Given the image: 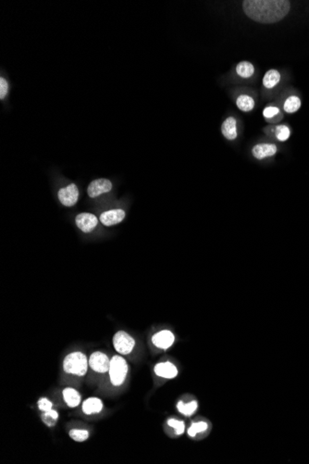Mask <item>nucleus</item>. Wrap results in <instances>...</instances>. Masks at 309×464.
<instances>
[{
	"label": "nucleus",
	"instance_id": "nucleus-1",
	"mask_svg": "<svg viewBox=\"0 0 309 464\" xmlns=\"http://www.w3.org/2000/svg\"><path fill=\"white\" fill-rule=\"evenodd\" d=\"M291 9L287 0H244L242 9L252 21L269 24H275L286 17Z\"/></svg>",
	"mask_w": 309,
	"mask_h": 464
},
{
	"label": "nucleus",
	"instance_id": "nucleus-2",
	"mask_svg": "<svg viewBox=\"0 0 309 464\" xmlns=\"http://www.w3.org/2000/svg\"><path fill=\"white\" fill-rule=\"evenodd\" d=\"M89 363L85 355L81 352H73L68 355L63 362L64 371L68 373L83 376L88 369Z\"/></svg>",
	"mask_w": 309,
	"mask_h": 464
},
{
	"label": "nucleus",
	"instance_id": "nucleus-3",
	"mask_svg": "<svg viewBox=\"0 0 309 464\" xmlns=\"http://www.w3.org/2000/svg\"><path fill=\"white\" fill-rule=\"evenodd\" d=\"M109 376L111 383L114 386H121L126 379L128 372V365L125 360L119 356H115L110 361Z\"/></svg>",
	"mask_w": 309,
	"mask_h": 464
},
{
	"label": "nucleus",
	"instance_id": "nucleus-4",
	"mask_svg": "<svg viewBox=\"0 0 309 464\" xmlns=\"http://www.w3.org/2000/svg\"><path fill=\"white\" fill-rule=\"evenodd\" d=\"M113 345L120 354H129L134 349L135 342L134 338L123 331H119L113 338Z\"/></svg>",
	"mask_w": 309,
	"mask_h": 464
},
{
	"label": "nucleus",
	"instance_id": "nucleus-5",
	"mask_svg": "<svg viewBox=\"0 0 309 464\" xmlns=\"http://www.w3.org/2000/svg\"><path fill=\"white\" fill-rule=\"evenodd\" d=\"M60 202L64 206L71 207L75 205L79 198V190L74 184H71L67 187L60 189L59 192Z\"/></svg>",
	"mask_w": 309,
	"mask_h": 464
},
{
	"label": "nucleus",
	"instance_id": "nucleus-6",
	"mask_svg": "<svg viewBox=\"0 0 309 464\" xmlns=\"http://www.w3.org/2000/svg\"><path fill=\"white\" fill-rule=\"evenodd\" d=\"M89 366L94 371L97 372H106L109 371L110 361L107 355L102 352H95L89 359Z\"/></svg>",
	"mask_w": 309,
	"mask_h": 464
},
{
	"label": "nucleus",
	"instance_id": "nucleus-7",
	"mask_svg": "<svg viewBox=\"0 0 309 464\" xmlns=\"http://www.w3.org/2000/svg\"><path fill=\"white\" fill-rule=\"evenodd\" d=\"M112 188V184L108 179H97L93 181L88 186L87 193L90 197H97L100 195L108 193Z\"/></svg>",
	"mask_w": 309,
	"mask_h": 464
},
{
	"label": "nucleus",
	"instance_id": "nucleus-8",
	"mask_svg": "<svg viewBox=\"0 0 309 464\" xmlns=\"http://www.w3.org/2000/svg\"><path fill=\"white\" fill-rule=\"evenodd\" d=\"M76 225L84 233H90L97 225V218L91 213H81L76 217Z\"/></svg>",
	"mask_w": 309,
	"mask_h": 464
},
{
	"label": "nucleus",
	"instance_id": "nucleus-9",
	"mask_svg": "<svg viewBox=\"0 0 309 464\" xmlns=\"http://www.w3.org/2000/svg\"><path fill=\"white\" fill-rule=\"evenodd\" d=\"M277 146L274 144H258L253 147L252 154L256 159L261 161L266 158L273 157L277 153Z\"/></svg>",
	"mask_w": 309,
	"mask_h": 464
},
{
	"label": "nucleus",
	"instance_id": "nucleus-10",
	"mask_svg": "<svg viewBox=\"0 0 309 464\" xmlns=\"http://www.w3.org/2000/svg\"><path fill=\"white\" fill-rule=\"evenodd\" d=\"M174 339V335L170 331L164 330L154 335V337L152 338V342L155 346L159 348L167 349L169 346H172Z\"/></svg>",
	"mask_w": 309,
	"mask_h": 464
},
{
	"label": "nucleus",
	"instance_id": "nucleus-11",
	"mask_svg": "<svg viewBox=\"0 0 309 464\" xmlns=\"http://www.w3.org/2000/svg\"><path fill=\"white\" fill-rule=\"evenodd\" d=\"M125 218V212L122 210H112L102 213L100 216L101 222L106 226H112L119 223Z\"/></svg>",
	"mask_w": 309,
	"mask_h": 464
},
{
	"label": "nucleus",
	"instance_id": "nucleus-12",
	"mask_svg": "<svg viewBox=\"0 0 309 464\" xmlns=\"http://www.w3.org/2000/svg\"><path fill=\"white\" fill-rule=\"evenodd\" d=\"M221 133L226 139L234 140L237 137V122L236 119L231 116L226 119L221 125Z\"/></svg>",
	"mask_w": 309,
	"mask_h": 464
},
{
	"label": "nucleus",
	"instance_id": "nucleus-13",
	"mask_svg": "<svg viewBox=\"0 0 309 464\" xmlns=\"http://www.w3.org/2000/svg\"><path fill=\"white\" fill-rule=\"evenodd\" d=\"M155 372L157 375L163 378H174L178 374V370L175 365L170 363H159L155 367Z\"/></svg>",
	"mask_w": 309,
	"mask_h": 464
},
{
	"label": "nucleus",
	"instance_id": "nucleus-14",
	"mask_svg": "<svg viewBox=\"0 0 309 464\" xmlns=\"http://www.w3.org/2000/svg\"><path fill=\"white\" fill-rule=\"evenodd\" d=\"M281 82V73L274 69L267 71L263 77V85L267 89H272Z\"/></svg>",
	"mask_w": 309,
	"mask_h": 464
},
{
	"label": "nucleus",
	"instance_id": "nucleus-15",
	"mask_svg": "<svg viewBox=\"0 0 309 464\" xmlns=\"http://www.w3.org/2000/svg\"><path fill=\"white\" fill-rule=\"evenodd\" d=\"M103 409V403L100 399L91 397L86 399L83 404V411L85 414H98Z\"/></svg>",
	"mask_w": 309,
	"mask_h": 464
},
{
	"label": "nucleus",
	"instance_id": "nucleus-16",
	"mask_svg": "<svg viewBox=\"0 0 309 464\" xmlns=\"http://www.w3.org/2000/svg\"><path fill=\"white\" fill-rule=\"evenodd\" d=\"M236 105L243 112H250L255 108V100L248 95H241L236 99Z\"/></svg>",
	"mask_w": 309,
	"mask_h": 464
},
{
	"label": "nucleus",
	"instance_id": "nucleus-17",
	"mask_svg": "<svg viewBox=\"0 0 309 464\" xmlns=\"http://www.w3.org/2000/svg\"><path fill=\"white\" fill-rule=\"evenodd\" d=\"M63 397L66 401L67 405L71 408H74L80 404L81 396L80 394L73 389H65L63 390Z\"/></svg>",
	"mask_w": 309,
	"mask_h": 464
},
{
	"label": "nucleus",
	"instance_id": "nucleus-18",
	"mask_svg": "<svg viewBox=\"0 0 309 464\" xmlns=\"http://www.w3.org/2000/svg\"><path fill=\"white\" fill-rule=\"evenodd\" d=\"M302 105L301 99L296 96H291L285 99L284 103V110L286 113L292 114L299 110Z\"/></svg>",
	"mask_w": 309,
	"mask_h": 464
},
{
	"label": "nucleus",
	"instance_id": "nucleus-19",
	"mask_svg": "<svg viewBox=\"0 0 309 464\" xmlns=\"http://www.w3.org/2000/svg\"><path fill=\"white\" fill-rule=\"evenodd\" d=\"M236 73L242 78H250L255 73V68L249 61H241L236 66Z\"/></svg>",
	"mask_w": 309,
	"mask_h": 464
},
{
	"label": "nucleus",
	"instance_id": "nucleus-20",
	"mask_svg": "<svg viewBox=\"0 0 309 464\" xmlns=\"http://www.w3.org/2000/svg\"><path fill=\"white\" fill-rule=\"evenodd\" d=\"M263 117L266 119L268 122H276V121L283 118V115L278 107L268 106L263 110Z\"/></svg>",
	"mask_w": 309,
	"mask_h": 464
},
{
	"label": "nucleus",
	"instance_id": "nucleus-21",
	"mask_svg": "<svg viewBox=\"0 0 309 464\" xmlns=\"http://www.w3.org/2000/svg\"><path fill=\"white\" fill-rule=\"evenodd\" d=\"M177 408L181 414H184L185 416H190L192 415L197 409V402L196 401H191L187 404H184L183 401H180L177 405Z\"/></svg>",
	"mask_w": 309,
	"mask_h": 464
},
{
	"label": "nucleus",
	"instance_id": "nucleus-22",
	"mask_svg": "<svg viewBox=\"0 0 309 464\" xmlns=\"http://www.w3.org/2000/svg\"><path fill=\"white\" fill-rule=\"evenodd\" d=\"M275 135L277 139L281 142H285L289 139L290 135H291V131H290V128L284 124H282V125H279L275 128Z\"/></svg>",
	"mask_w": 309,
	"mask_h": 464
},
{
	"label": "nucleus",
	"instance_id": "nucleus-23",
	"mask_svg": "<svg viewBox=\"0 0 309 464\" xmlns=\"http://www.w3.org/2000/svg\"><path fill=\"white\" fill-rule=\"evenodd\" d=\"M58 418H59V414L56 411L50 410V411L45 413L42 419L43 421L46 422L48 426H52V425L55 424V422H57Z\"/></svg>",
	"mask_w": 309,
	"mask_h": 464
},
{
	"label": "nucleus",
	"instance_id": "nucleus-24",
	"mask_svg": "<svg viewBox=\"0 0 309 464\" xmlns=\"http://www.w3.org/2000/svg\"><path fill=\"white\" fill-rule=\"evenodd\" d=\"M70 437L73 439L74 441H77V442H83L84 440H86V439H88L89 433H88V431L76 430V429H73V430H71L70 432Z\"/></svg>",
	"mask_w": 309,
	"mask_h": 464
},
{
	"label": "nucleus",
	"instance_id": "nucleus-25",
	"mask_svg": "<svg viewBox=\"0 0 309 464\" xmlns=\"http://www.w3.org/2000/svg\"><path fill=\"white\" fill-rule=\"evenodd\" d=\"M207 429H208V423L207 422H197V423H193L192 426L188 429V434H189L190 437H194L197 433L206 431Z\"/></svg>",
	"mask_w": 309,
	"mask_h": 464
},
{
	"label": "nucleus",
	"instance_id": "nucleus-26",
	"mask_svg": "<svg viewBox=\"0 0 309 464\" xmlns=\"http://www.w3.org/2000/svg\"><path fill=\"white\" fill-rule=\"evenodd\" d=\"M167 424L174 428L176 432V435H182L184 432V422L181 421H177L174 419H170L167 421Z\"/></svg>",
	"mask_w": 309,
	"mask_h": 464
},
{
	"label": "nucleus",
	"instance_id": "nucleus-27",
	"mask_svg": "<svg viewBox=\"0 0 309 464\" xmlns=\"http://www.w3.org/2000/svg\"><path fill=\"white\" fill-rule=\"evenodd\" d=\"M38 407L42 412H48L52 410V403L47 398H41L38 401Z\"/></svg>",
	"mask_w": 309,
	"mask_h": 464
},
{
	"label": "nucleus",
	"instance_id": "nucleus-28",
	"mask_svg": "<svg viewBox=\"0 0 309 464\" xmlns=\"http://www.w3.org/2000/svg\"><path fill=\"white\" fill-rule=\"evenodd\" d=\"M8 90H9V85L7 81L4 78H1L0 79V99H3L6 97V95L8 94Z\"/></svg>",
	"mask_w": 309,
	"mask_h": 464
}]
</instances>
